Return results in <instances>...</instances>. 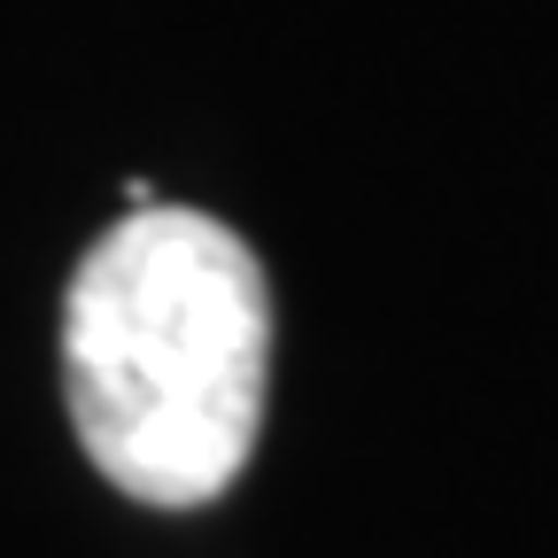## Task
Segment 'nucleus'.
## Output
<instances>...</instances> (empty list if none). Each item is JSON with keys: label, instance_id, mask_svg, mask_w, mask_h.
I'll list each match as a JSON object with an SVG mask.
<instances>
[{"label": "nucleus", "instance_id": "obj_1", "mask_svg": "<svg viewBox=\"0 0 558 558\" xmlns=\"http://www.w3.org/2000/svg\"><path fill=\"white\" fill-rule=\"evenodd\" d=\"M62 388L78 450L132 505H209L241 481L271 388V288L256 248L148 202L109 226L62 303Z\"/></svg>", "mask_w": 558, "mask_h": 558}]
</instances>
